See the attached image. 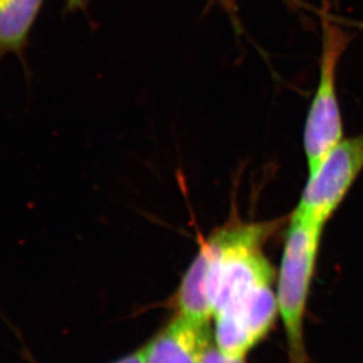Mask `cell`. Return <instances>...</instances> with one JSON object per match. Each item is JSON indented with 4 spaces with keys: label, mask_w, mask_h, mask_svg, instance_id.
Returning a JSON list of instances; mask_svg holds the SVG:
<instances>
[{
    "label": "cell",
    "mask_w": 363,
    "mask_h": 363,
    "mask_svg": "<svg viewBox=\"0 0 363 363\" xmlns=\"http://www.w3.org/2000/svg\"><path fill=\"white\" fill-rule=\"evenodd\" d=\"M283 222L231 216L203 238L182 279L177 314L203 325L213 318V340L231 357H245L279 315L275 270L264 245Z\"/></svg>",
    "instance_id": "6da1fadb"
},
{
    "label": "cell",
    "mask_w": 363,
    "mask_h": 363,
    "mask_svg": "<svg viewBox=\"0 0 363 363\" xmlns=\"http://www.w3.org/2000/svg\"><path fill=\"white\" fill-rule=\"evenodd\" d=\"M277 275L279 315L286 330L288 363H309L304 318L323 225L290 213Z\"/></svg>",
    "instance_id": "7a4b0ae2"
},
{
    "label": "cell",
    "mask_w": 363,
    "mask_h": 363,
    "mask_svg": "<svg viewBox=\"0 0 363 363\" xmlns=\"http://www.w3.org/2000/svg\"><path fill=\"white\" fill-rule=\"evenodd\" d=\"M325 21L318 81L304 123L303 149L308 174L345 137L337 94V70L350 38L335 25Z\"/></svg>",
    "instance_id": "3957f363"
},
{
    "label": "cell",
    "mask_w": 363,
    "mask_h": 363,
    "mask_svg": "<svg viewBox=\"0 0 363 363\" xmlns=\"http://www.w3.org/2000/svg\"><path fill=\"white\" fill-rule=\"evenodd\" d=\"M363 172V133L343 137L308 174L291 215L325 227Z\"/></svg>",
    "instance_id": "277c9868"
},
{
    "label": "cell",
    "mask_w": 363,
    "mask_h": 363,
    "mask_svg": "<svg viewBox=\"0 0 363 363\" xmlns=\"http://www.w3.org/2000/svg\"><path fill=\"white\" fill-rule=\"evenodd\" d=\"M209 339V325H199L176 314L144 346V363H199L201 350Z\"/></svg>",
    "instance_id": "5b68a950"
},
{
    "label": "cell",
    "mask_w": 363,
    "mask_h": 363,
    "mask_svg": "<svg viewBox=\"0 0 363 363\" xmlns=\"http://www.w3.org/2000/svg\"><path fill=\"white\" fill-rule=\"evenodd\" d=\"M44 1L45 0H0V62L7 55L17 57L28 79L31 72L25 52Z\"/></svg>",
    "instance_id": "8992f818"
},
{
    "label": "cell",
    "mask_w": 363,
    "mask_h": 363,
    "mask_svg": "<svg viewBox=\"0 0 363 363\" xmlns=\"http://www.w3.org/2000/svg\"><path fill=\"white\" fill-rule=\"evenodd\" d=\"M245 357H231L224 353L217 346L215 340L210 337L201 350L199 363H245Z\"/></svg>",
    "instance_id": "52a82bcc"
},
{
    "label": "cell",
    "mask_w": 363,
    "mask_h": 363,
    "mask_svg": "<svg viewBox=\"0 0 363 363\" xmlns=\"http://www.w3.org/2000/svg\"><path fill=\"white\" fill-rule=\"evenodd\" d=\"M89 3H90V0H67L64 10L67 13L77 12V11H86L88 10Z\"/></svg>",
    "instance_id": "ba28073f"
},
{
    "label": "cell",
    "mask_w": 363,
    "mask_h": 363,
    "mask_svg": "<svg viewBox=\"0 0 363 363\" xmlns=\"http://www.w3.org/2000/svg\"><path fill=\"white\" fill-rule=\"evenodd\" d=\"M113 363H144V347Z\"/></svg>",
    "instance_id": "9c48e42d"
},
{
    "label": "cell",
    "mask_w": 363,
    "mask_h": 363,
    "mask_svg": "<svg viewBox=\"0 0 363 363\" xmlns=\"http://www.w3.org/2000/svg\"><path fill=\"white\" fill-rule=\"evenodd\" d=\"M225 1H227V0H225Z\"/></svg>",
    "instance_id": "30bf717a"
}]
</instances>
